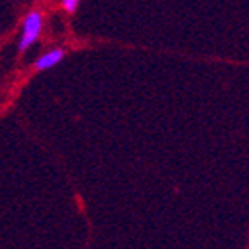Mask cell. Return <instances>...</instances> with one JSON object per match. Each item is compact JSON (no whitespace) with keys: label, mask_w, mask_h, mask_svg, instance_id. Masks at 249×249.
Masks as SVG:
<instances>
[{"label":"cell","mask_w":249,"mask_h":249,"mask_svg":"<svg viewBox=\"0 0 249 249\" xmlns=\"http://www.w3.org/2000/svg\"><path fill=\"white\" fill-rule=\"evenodd\" d=\"M67 56V51L63 49V47H54V49H49L47 53L40 54L34 63V68L37 71H44V70H49V68L56 67L59 63L65 59Z\"/></svg>","instance_id":"obj_2"},{"label":"cell","mask_w":249,"mask_h":249,"mask_svg":"<svg viewBox=\"0 0 249 249\" xmlns=\"http://www.w3.org/2000/svg\"><path fill=\"white\" fill-rule=\"evenodd\" d=\"M80 5V0H61V7L67 14H75Z\"/></svg>","instance_id":"obj_3"},{"label":"cell","mask_w":249,"mask_h":249,"mask_svg":"<svg viewBox=\"0 0 249 249\" xmlns=\"http://www.w3.org/2000/svg\"><path fill=\"white\" fill-rule=\"evenodd\" d=\"M42 28H44V14L38 9L30 11L28 14L23 19V25H21V34L18 38V51L19 53H25L30 47L34 46L35 42L40 38Z\"/></svg>","instance_id":"obj_1"}]
</instances>
